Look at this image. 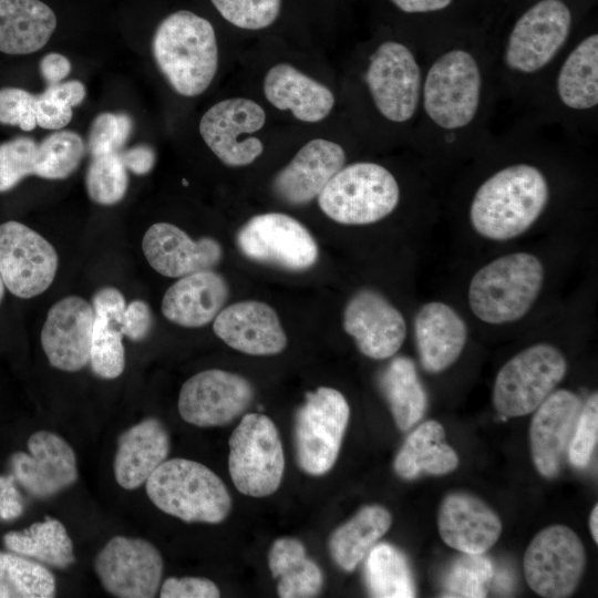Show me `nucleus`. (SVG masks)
I'll return each mask as SVG.
<instances>
[{"instance_id": "obj_29", "label": "nucleus", "mask_w": 598, "mask_h": 598, "mask_svg": "<svg viewBox=\"0 0 598 598\" xmlns=\"http://www.w3.org/2000/svg\"><path fill=\"white\" fill-rule=\"evenodd\" d=\"M171 448L165 425L147 417L124 431L117 441L114 476L124 489H136L166 461Z\"/></svg>"}, {"instance_id": "obj_36", "label": "nucleus", "mask_w": 598, "mask_h": 598, "mask_svg": "<svg viewBox=\"0 0 598 598\" xmlns=\"http://www.w3.org/2000/svg\"><path fill=\"white\" fill-rule=\"evenodd\" d=\"M4 547L45 566L66 568L75 561L73 543L64 525L47 516L22 530H11L2 538Z\"/></svg>"}, {"instance_id": "obj_6", "label": "nucleus", "mask_w": 598, "mask_h": 598, "mask_svg": "<svg viewBox=\"0 0 598 598\" xmlns=\"http://www.w3.org/2000/svg\"><path fill=\"white\" fill-rule=\"evenodd\" d=\"M482 74L467 50L451 49L430 66L422 84L423 107L436 126L453 131L466 127L476 116Z\"/></svg>"}, {"instance_id": "obj_23", "label": "nucleus", "mask_w": 598, "mask_h": 598, "mask_svg": "<svg viewBox=\"0 0 598 598\" xmlns=\"http://www.w3.org/2000/svg\"><path fill=\"white\" fill-rule=\"evenodd\" d=\"M213 330L227 346L250 355L278 354L288 343L275 309L257 300L223 308L214 319Z\"/></svg>"}, {"instance_id": "obj_21", "label": "nucleus", "mask_w": 598, "mask_h": 598, "mask_svg": "<svg viewBox=\"0 0 598 598\" xmlns=\"http://www.w3.org/2000/svg\"><path fill=\"white\" fill-rule=\"evenodd\" d=\"M94 311L79 296L55 302L48 311L40 340L50 364L59 370L75 372L90 362Z\"/></svg>"}, {"instance_id": "obj_20", "label": "nucleus", "mask_w": 598, "mask_h": 598, "mask_svg": "<svg viewBox=\"0 0 598 598\" xmlns=\"http://www.w3.org/2000/svg\"><path fill=\"white\" fill-rule=\"evenodd\" d=\"M342 324L360 352L374 360L394 355L406 336L403 315L373 289H361L349 299Z\"/></svg>"}, {"instance_id": "obj_17", "label": "nucleus", "mask_w": 598, "mask_h": 598, "mask_svg": "<svg viewBox=\"0 0 598 598\" xmlns=\"http://www.w3.org/2000/svg\"><path fill=\"white\" fill-rule=\"evenodd\" d=\"M266 114L252 100L234 97L214 104L199 122V133L210 151L227 166H246L264 152L252 134L265 125Z\"/></svg>"}, {"instance_id": "obj_35", "label": "nucleus", "mask_w": 598, "mask_h": 598, "mask_svg": "<svg viewBox=\"0 0 598 598\" xmlns=\"http://www.w3.org/2000/svg\"><path fill=\"white\" fill-rule=\"evenodd\" d=\"M269 569L278 582L282 598L316 597L323 586L319 566L306 555L302 543L292 537L275 540L268 556Z\"/></svg>"}, {"instance_id": "obj_47", "label": "nucleus", "mask_w": 598, "mask_h": 598, "mask_svg": "<svg viewBox=\"0 0 598 598\" xmlns=\"http://www.w3.org/2000/svg\"><path fill=\"white\" fill-rule=\"evenodd\" d=\"M0 124L19 126L23 131L35 128V95L20 87L0 89Z\"/></svg>"}, {"instance_id": "obj_34", "label": "nucleus", "mask_w": 598, "mask_h": 598, "mask_svg": "<svg viewBox=\"0 0 598 598\" xmlns=\"http://www.w3.org/2000/svg\"><path fill=\"white\" fill-rule=\"evenodd\" d=\"M557 94L568 109L586 111L598 104V35L582 39L567 55L557 76Z\"/></svg>"}, {"instance_id": "obj_28", "label": "nucleus", "mask_w": 598, "mask_h": 598, "mask_svg": "<svg viewBox=\"0 0 598 598\" xmlns=\"http://www.w3.org/2000/svg\"><path fill=\"white\" fill-rule=\"evenodd\" d=\"M229 296L226 280L219 274L202 270L181 277L164 293L163 316L185 328H200L214 321Z\"/></svg>"}, {"instance_id": "obj_22", "label": "nucleus", "mask_w": 598, "mask_h": 598, "mask_svg": "<svg viewBox=\"0 0 598 598\" xmlns=\"http://www.w3.org/2000/svg\"><path fill=\"white\" fill-rule=\"evenodd\" d=\"M581 406L577 394L560 389L535 410L529 444L533 463L542 476L554 478L559 473Z\"/></svg>"}, {"instance_id": "obj_14", "label": "nucleus", "mask_w": 598, "mask_h": 598, "mask_svg": "<svg viewBox=\"0 0 598 598\" xmlns=\"http://www.w3.org/2000/svg\"><path fill=\"white\" fill-rule=\"evenodd\" d=\"M365 82L383 117L404 123L414 116L422 94V74L410 48L398 41L381 43L370 56Z\"/></svg>"}, {"instance_id": "obj_10", "label": "nucleus", "mask_w": 598, "mask_h": 598, "mask_svg": "<svg viewBox=\"0 0 598 598\" xmlns=\"http://www.w3.org/2000/svg\"><path fill=\"white\" fill-rule=\"evenodd\" d=\"M586 566V551L578 535L565 525L542 529L524 555L528 586L546 598L569 597L577 588Z\"/></svg>"}, {"instance_id": "obj_50", "label": "nucleus", "mask_w": 598, "mask_h": 598, "mask_svg": "<svg viewBox=\"0 0 598 598\" xmlns=\"http://www.w3.org/2000/svg\"><path fill=\"white\" fill-rule=\"evenodd\" d=\"M25 503L11 474L0 475V522L18 519L24 512Z\"/></svg>"}, {"instance_id": "obj_48", "label": "nucleus", "mask_w": 598, "mask_h": 598, "mask_svg": "<svg viewBox=\"0 0 598 598\" xmlns=\"http://www.w3.org/2000/svg\"><path fill=\"white\" fill-rule=\"evenodd\" d=\"M220 591L217 585L202 577L167 578L161 586L162 598H217Z\"/></svg>"}, {"instance_id": "obj_49", "label": "nucleus", "mask_w": 598, "mask_h": 598, "mask_svg": "<svg viewBox=\"0 0 598 598\" xmlns=\"http://www.w3.org/2000/svg\"><path fill=\"white\" fill-rule=\"evenodd\" d=\"M153 315L150 306L140 299L126 305L120 329L123 336L130 340L138 342L144 340L152 330Z\"/></svg>"}, {"instance_id": "obj_42", "label": "nucleus", "mask_w": 598, "mask_h": 598, "mask_svg": "<svg viewBox=\"0 0 598 598\" xmlns=\"http://www.w3.org/2000/svg\"><path fill=\"white\" fill-rule=\"evenodd\" d=\"M84 99V84L78 80L48 84L42 93L35 95L37 124L45 130L65 127L72 118V107Z\"/></svg>"}, {"instance_id": "obj_18", "label": "nucleus", "mask_w": 598, "mask_h": 598, "mask_svg": "<svg viewBox=\"0 0 598 598\" xmlns=\"http://www.w3.org/2000/svg\"><path fill=\"white\" fill-rule=\"evenodd\" d=\"M254 399V388L239 374L210 369L190 377L181 388L182 419L200 427L223 426L241 415Z\"/></svg>"}, {"instance_id": "obj_55", "label": "nucleus", "mask_w": 598, "mask_h": 598, "mask_svg": "<svg viewBox=\"0 0 598 598\" xmlns=\"http://www.w3.org/2000/svg\"><path fill=\"white\" fill-rule=\"evenodd\" d=\"M3 297H4V283H3L2 278L0 276V305L2 302Z\"/></svg>"}, {"instance_id": "obj_25", "label": "nucleus", "mask_w": 598, "mask_h": 598, "mask_svg": "<svg viewBox=\"0 0 598 598\" xmlns=\"http://www.w3.org/2000/svg\"><path fill=\"white\" fill-rule=\"evenodd\" d=\"M344 163L341 145L324 138L311 140L275 176L274 194L289 205H306L318 197Z\"/></svg>"}, {"instance_id": "obj_54", "label": "nucleus", "mask_w": 598, "mask_h": 598, "mask_svg": "<svg viewBox=\"0 0 598 598\" xmlns=\"http://www.w3.org/2000/svg\"><path fill=\"white\" fill-rule=\"evenodd\" d=\"M589 528L594 542L598 543V505L596 504L590 513Z\"/></svg>"}, {"instance_id": "obj_37", "label": "nucleus", "mask_w": 598, "mask_h": 598, "mask_svg": "<svg viewBox=\"0 0 598 598\" xmlns=\"http://www.w3.org/2000/svg\"><path fill=\"white\" fill-rule=\"evenodd\" d=\"M380 385L401 431H408L421 421L427 396L413 360L406 357L393 359L383 371Z\"/></svg>"}, {"instance_id": "obj_13", "label": "nucleus", "mask_w": 598, "mask_h": 598, "mask_svg": "<svg viewBox=\"0 0 598 598\" xmlns=\"http://www.w3.org/2000/svg\"><path fill=\"white\" fill-rule=\"evenodd\" d=\"M571 12L563 0H539L515 22L504 52L506 66L532 74L545 68L566 43Z\"/></svg>"}, {"instance_id": "obj_52", "label": "nucleus", "mask_w": 598, "mask_h": 598, "mask_svg": "<svg viewBox=\"0 0 598 598\" xmlns=\"http://www.w3.org/2000/svg\"><path fill=\"white\" fill-rule=\"evenodd\" d=\"M39 70L48 84H55L69 75L71 63L66 56L52 52L42 58Z\"/></svg>"}, {"instance_id": "obj_24", "label": "nucleus", "mask_w": 598, "mask_h": 598, "mask_svg": "<svg viewBox=\"0 0 598 598\" xmlns=\"http://www.w3.org/2000/svg\"><path fill=\"white\" fill-rule=\"evenodd\" d=\"M142 249L150 266L169 278L213 269L223 257L221 246L216 239L202 237L194 240L168 223L152 225L144 234Z\"/></svg>"}, {"instance_id": "obj_27", "label": "nucleus", "mask_w": 598, "mask_h": 598, "mask_svg": "<svg viewBox=\"0 0 598 598\" xmlns=\"http://www.w3.org/2000/svg\"><path fill=\"white\" fill-rule=\"evenodd\" d=\"M414 334L422 368L439 373L461 355L467 340V327L454 308L431 301L419 309Z\"/></svg>"}, {"instance_id": "obj_43", "label": "nucleus", "mask_w": 598, "mask_h": 598, "mask_svg": "<svg viewBox=\"0 0 598 598\" xmlns=\"http://www.w3.org/2000/svg\"><path fill=\"white\" fill-rule=\"evenodd\" d=\"M492 576V565L485 557L465 554L450 569L444 581V596L485 597V586Z\"/></svg>"}, {"instance_id": "obj_39", "label": "nucleus", "mask_w": 598, "mask_h": 598, "mask_svg": "<svg viewBox=\"0 0 598 598\" xmlns=\"http://www.w3.org/2000/svg\"><path fill=\"white\" fill-rule=\"evenodd\" d=\"M56 581L45 565L13 551H0V598H51Z\"/></svg>"}, {"instance_id": "obj_12", "label": "nucleus", "mask_w": 598, "mask_h": 598, "mask_svg": "<svg viewBox=\"0 0 598 598\" xmlns=\"http://www.w3.org/2000/svg\"><path fill=\"white\" fill-rule=\"evenodd\" d=\"M236 244L248 259L293 271L311 268L319 257L310 231L282 213L251 217L237 233Z\"/></svg>"}, {"instance_id": "obj_4", "label": "nucleus", "mask_w": 598, "mask_h": 598, "mask_svg": "<svg viewBox=\"0 0 598 598\" xmlns=\"http://www.w3.org/2000/svg\"><path fill=\"white\" fill-rule=\"evenodd\" d=\"M151 502L184 522L218 524L229 514L231 497L219 476L187 458L163 462L145 482Z\"/></svg>"}, {"instance_id": "obj_26", "label": "nucleus", "mask_w": 598, "mask_h": 598, "mask_svg": "<svg viewBox=\"0 0 598 598\" xmlns=\"http://www.w3.org/2000/svg\"><path fill=\"white\" fill-rule=\"evenodd\" d=\"M443 542L464 554L482 555L499 538V516L481 498L465 492H453L441 502L437 514Z\"/></svg>"}, {"instance_id": "obj_5", "label": "nucleus", "mask_w": 598, "mask_h": 598, "mask_svg": "<svg viewBox=\"0 0 598 598\" xmlns=\"http://www.w3.org/2000/svg\"><path fill=\"white\" fill-rule=\"evenodd\" d=\"M400 200L393 174L372 162L343 166L318 195L320 209L343 225H369L389 216Z\"/></svg>"}, {"instance_id": "obj_41", "label": "nucleus", "mask_w": 598, "mask_h": 598, "mask_svg": "<svg viewBox=\"0 0 598 598\" xmlns=\"http://www.w3.org/2000/svg\"><path fill=\"white\" fill-rule=\"evenodd\" d=\"M90 198L111 206L123 199L128 187V175L118 152L92 157L85 175Z\"/></svg>"}, {"instance_id": "obj_51", "label": "nucleus", "mask_w": 598, "mask_h": 598, "mask_svg": "<svg viewBox=\"0 0 598 598\" xmlns=\"http://www.w3.org/2000/svg\"><path fill=\"white\" fill-rule=\"evenodd\" d=\"M126 169L135 175L147 174L155 164V152L148 145H137L118 152Z\"/></svg>"}, {"instance_id": "obj_38", "label": "nucleus", "mask_w": 598, "mask_h": 598, "mask_svg": "<svg viewBox=\"0 0 598 598\" xmlns=\"http://www.w3.org/2000/svg\"><path fill=\"white\" fill-rule=\"evenodd\" d=\"M365 580L373 597L415 596L414 582L405 556L386 543L375 544L367 555Z\"/></svg>"}, {"instance_id": "obj_11", "label": "nucleus", "mask_w": 598, "mask_h": 598, "mask_svg": "<svg viewBox=\"0 0 598 598\" xmlns=\"http://www.w3.org/2000/svg\"><path fill=\"white\" fill-rule=\"evenodd\" d=\"M85 152L82 137L59 130L40 143L18 136L0 144V193L35 175L45 179H64L79 167Z\"/></svg>"}, {"instance_id": "obj_3", "label": "nucleus", "mask_w": 598, "mask_h": 598, "mask_svg": "<svg viewBox=\"0 0 598 598\" xmlns=\"http://www.w3.org/2000/svg\"><path fill=\"white\" fill-rule=\"evenodd\" d=\"M544 266L529 252L501 256L478 269L468 286V305L476 318L489 324L523 318L538 298Z\"/></svg>"}, {"instance_id": "obj_40", "label": "nucleus", "mask_w": 598, "mask_h": 598, "mask_svg": "<svg viewBox=\"0 0 598 598\" xmlns=\"http://www.w3.org/2000/svg\"><path fill=\"white\" fill-rule=\"evenodd\" d=\"M123 337L113 319L101 312H94L89 364L96 377L112 380L123 373L125 368Z\"/></svg>"}, {"instance_id": "obj_46", "label": "nucleus", "mask_w": 598, "mask_h": 598, "mask_svg": "<svg viewBox=\"0 0 598 598\" xmlns=\"http://www.w3.org/2000/svg\"><path fill=\"white\" fill-rule=\"evenodd\" d=\"M598 439V395L592 393L581 406L574 433L568 444V460L577 468H585L591 461Z\"/></svg>"}, {"instance_id": "obj_1", "label": "nucleus", "mask_w": 598, "mask_h": 598, "mask_svg": "<svg viewBox=\"0 0 598 598\" xmlns=\"http://www.w3.org/2000/svg\"><path fill=\"white\" fill-rule=\"evenodd\" d=\"M549 200V185L535 165L506 166L484 181L473 196L470 220L484 238L505 241L528 230Z\"/></svg>"}, {"instance_id": "obj_31", "label": "nucleus", "mask_w": 598, "mask_h": 598, "mask_svg": "<svg viewBox=\"0 0 598 598\" xmlns=\"http://www.w3.org/2000/svg\"><path fill=\"white\" fill-rule=\"evenodd\" d=\"M56 27L53 10L40 0H0V51L21 55L43 48Z\"/></svg>"}, {"instance_id": "obj_30", "label": "nucleus", "mask_w": 598, "mask_h": 598, "mask_svg": "<svg viewBox=\"0 0 598 598\" xmlns=\"http://www.w3.org/2000/svg\"><path fill=\"white\" fill-rule=\"evenodd\" d=\"M264 93L276 109L288 110L307 123L326 118L334 105V96L326 85L288 63L269 69L264 79Z\"/></svg>"}, {"instance_id": "obj_19", "label": "nucleus", "mask_w": 598, "mask_h": 598, "mask_svg": "<svg viewBox=\"0 0 598 598\" xmlns=\"http://www.w3.org/2000/svg\"><path fill=\"white\" fill-rule=\"evenodd\" d=\"M27 452L13 453L9 470L29 495L44 499L73 485L78 480L76 456L70 444L50 431L33 433Z\"/></svg>"}, {"instance_id": "obj_53", "label": "nucleus", "mask_w": 598, "mask_h": 598, "mask_svg": "<svg viewBox=\"0 0 598 598\" xmlns=\"http://www.w3.org/2000/svg\"><path fill=\"white\" fill-rule=\"evenodd\" d=\"M395 7L406 13H424L443 10L452 0H390Z\"/></svg>"}, {"instance_id": "obj_16", "label": "nucleus", "mask_w": 598, "mask_h": 598, "mask_svg": "<svg viewBox=\"0 0 598 598\" xmlns=\"http://www.w3.org/2000/svg\"><path fill=\"white\" fill-rule=\"evenodd\" d=\"M163 558L148 540L112 537L99 551L94 570L111 595L120 598H152L159 588Z\"/></svg>"}, {"instance_id": "obj_44", "label": "nucleus", "mask_w": 598, "mask_h": 598, "mask_svg": "<svg viewBox=\"0 0 598 598\" xmlns=\"http://www.w3.org/2000/svg\"><path fill=\"white\" fill-rule=\"evenodd\" d=\"M229 23L248 30L272 24L280 13L281 0H210Z\"/></svg>"}, {"instance_id": "obj_33", "label": "nucleus", "mask_w": 598, "mask_h": 598, "mask_svg": "<svg viewBox=\"0 0 598 598\" xmlns=\"http://www.w3.org/2000/svg\"><path fill=\"white\" fill-rule=\"evenodd\" d=\"M392 516L380 505L362 507L339 526L329 539L334 563L346 571L354 570L377 542L390 529Z\"/></svg>"}, {"instance_id": "obj_9", "label": "nucleus", "mask_w": 598, "mask_h": 598, "mask_svg": "<svg viewBox=\"0 0 598 598\" xmlns=\"http://www.w3.org/2000/svg\"><path fill=\"white\" fill-rule=\"evenodd\" d=\"M350 417L341 392L320 386L306 394L296 415L295 446L300 468L321 476L334 465Z\"/></svg>"}, {"instance_id": "obj_15", "label": "nucleus", "mask_w": 598, "mask_h": 598, "mask_svg": "<svg viewBox=\"0 0 598 598\" xmlns=\"http://www.w3.org/2000/svg\"><path fill=\"white\" fill-rule=\"evenodd\" d=\"M58 267L54 247L39 233L17 220L0 225V276L12 295L30 299L43 293Z\"/></svg>"}, {"instance_id": "obj_7", "label": "nucleus", "mask_w": 598, "mask_h": 598, "mask_svg": "<svg viewBox=\"0 0 598 598\" xmlns=\"http://www.w3.org/2000/svg\"><path fill=\"white\" fill-rule=\"evenodd\" d=\"M228 467L231 481L244 495L274 494L282 480L285 456L279 432L266 415L248 413L229 437Z\"/></svg>"}, {"instance_id": "obj_2", "label": "nucleus", "mask_w": 598, "mask_h": 598, "mask_svg": "<svg viewBox=\"0 0 598 598\" xmlns=\"http://www.w3.org/2000/svg\"><path fill=\"white\" fill-rule=\"evenodd\" d=\"M154 60L171 86L183 96L202 94L218 66V48L212 23L181 10L157 27L152 42Z\"/></svg>"}, {"instance_id": "obj_45", "label": "nucleus", "mask_w": 598, "mask_h": 598, "mask_svg": "<svg viewBox=\"0 0 598 598\" xmlns=\"http://www.w3.org/2000/svg\"><path fill=\"white\" fill-rule=\"evenodd\" d=\"M133 128L126 113L103 112L92 122L87 147L92 155L100 156L122 151Z\"/></svg>"}, {"instance_id": "obj_8", "label": "nucleus", "mask_w": 598, "mask_h": 598, "mask_svg": "<svg viewBox=\"0 0 598 598\" xmlns=\"http://www.w3.org/2000/svg\"><path fill=\"white\" fill-rule=\"evenodd\" d=\"M567 372L563 352L549 343H536L518 352L498 371L493 405L502 416L534 412Z\"/></svg>"}, {"instance_id": "obj_32", "label": "nucleus", "mask_w": 598, "mask_h": 598, "mask_svg": "<svg viewBox=\"0 0 598 598\" xmlns=\"http://www.w3.org/2000/svg\"><path fill=\"white\" fill-rule=\"evenodd\" d=\"M443 425L429 420L408 435L400 447L393 467L404 480H414L422 473L445 475L458 466V455L446 444Z\"/></svg>"}]
</instances>
